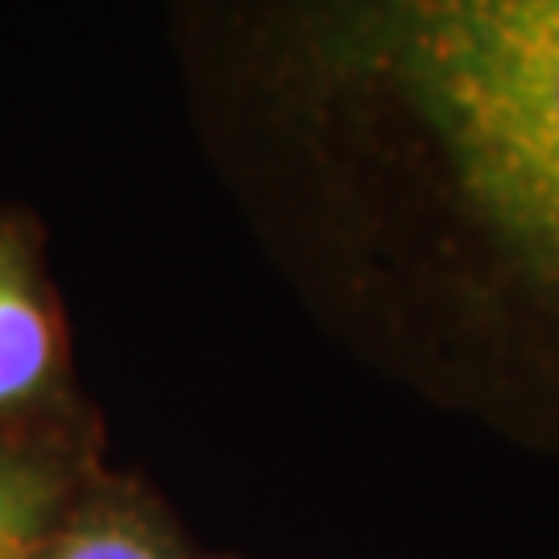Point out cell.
<instances>
[{
	"label": "cell",
	"instance_id": "obj_1",
	"mask_svg": "<svg viewBox=\"0 0 559 559\" xmlns=\"http://www.w3.org/2000/svg\"><path fill=\"white\" fill-rule=\"evenodd\" d=\"M378 59L477 212L559 290V0H440L381 21Z\"/></svg>",
	"mask_w": 559,
	"mask_h": 559
},
{
	"label": "cell",
	"instance_id": "obj_4",
	"mask_svg": "<svg viewBox=\"0 0 559 559\" xmlns=\"http://www.w3.org/2000/svg\"><path fill=\"white\" fill-rule=\"evenodd\" d=\"M41 498H50L41 473H34V468L21 464V460H0V514H4V510H17L25 501H41Z\"/></svg>",
	"mask_w": 559,
	"mask_h": 559
},
{
	"label": "cell",
	"instance_id": "obj_3",
	"mask_svg": "<svg viewBox=\"0 0 559 559\" xmlns=\"http://www.w3.org/2000/svg\"><path fill=\"white\" fill-rule=\"evenodd\" d=\"M25 559H166L158 551V543L145 531L129 526V522H87L80 531H67L62 539H55L46 551Z\"/></svg>",
	"mask_w": 559,
	"mask_h": 559
},
{
	"label": "cell",
	"instance_id": "obj_2",
	"mask_svg": "<svg viewBox=\"0 0 559 559\" xmlns=\"http://www.w3.org/2000/svg\"><path fill=\"white\" fill-rule=\"evenodd\" d=\"M55 365V328L9 240H0V411L38 390Z\"/></svg>",
	"mask_w": 559,
	"mask_h": 559
}]
</instances>
